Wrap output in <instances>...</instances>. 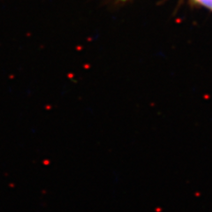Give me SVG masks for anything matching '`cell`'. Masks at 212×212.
<instances>
[{
    "label": "cell",
    "mask_w": 212,
    "mask_h": 212,
    "mask_svg": "<svg viewBox=\"0 0 212 212\" xmlns=\"http://www.w3.org/2000/svg\"><path fill=\"white\" fill-rule=\"evenodd\" d=\"M192 1L212 12V0H192Z\"/></svg>",
    "instance_id": "1"
},
{
    "label": "cell",
    "mask_w": 212,
    "mask_h": 212,
    "mask_svg": "<svg viewBox=\"0 0 212 212\" xmlns=\"http://www.w3.org/2000/svg\"><path fill=\"white\" fill-rule=\"evenodd\" d=\"M119 2H126V1H128V0H119Z\"/></svg>",
    "instance_id": "2"
}]
</instances>
